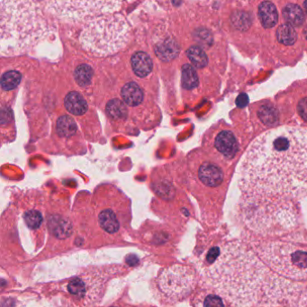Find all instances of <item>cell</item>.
Returning <instances> with one entry per match:
<instances>
[{"mask_svg": "<svg viewBox=\"0 0 307 307\" xmlns=\"http://www.w3.org/2000/svg\"><path fill=\"white\" fill-rule=\"evenodd\" d=\"M249 198L278 201L307 196V129L280 127L251 143L239 168Z\"/></svg>", "mask_w": 307, "mask_h": 307, "instance_id": "6da1fadb", "label": "cell"}, {"mask_svg": "<svg viewBox=\"0 0 307 307\" xmlns=\"http://www.w3.org/2000/svg\"><path fill=\"white\" fill-rule=\"evenodd\" d=\"M30 1H1V36L7 54L27 47L45 35L47 25L41 7ZM5 53V52L4 53Z\"/></svg>", "mask_w": 307, "mask_h": 307, "instance_id": "7a4b0ae2", "label": "cell"}, {"mask_svg": "<svg viewBox=\"0 0 307 307\" xmlns=\"http://www.w3.org/2000/svg\"><path fill=\"white\" fill-rule=\"evenodd\" d=\"M130 26L122 15H103L90 21L81 31L82 47L95 55H110L125 47Z\"/></svg>", "mask_w": 307, "mask_h": 307, "instance_id": "3957f363", "label": "cell"}, {"mask_svg": "<svg viewBox=\"0 0 307 307\" xmlns=\"http://www.w3.org/2000/svg\"><path fill=\"white\" fill-rule=\"evenodd\" d=\"M45 5L56 16L69 19H83L96 13H111L118 10L121 2L114 1H51Z\"/></svg>", "mask_w": 307, "mask_h": 307, "instance_id": "277c9868", "label": "cell"}, {"mask_svg": "<svg viewBox=\"0 0 307 307\" xmlns=\"http://www.w3.org/2000/svg\"><path fill=\"white\" fill-rule=\"evenodd\" d=\"M193 274L185 267L175 266L162 275L161 285L163 291L170 296H182L190 291L193 285Z\"/></svg>", "mask_w": 307, "mask_h": 307, "instance_id": "5b68a950", "label": "cell"}, {"mask_svg": "<svg viewBox=\"0 0 307 307\" xmlns=\"http://www.w3.org/2000/svg\"><path fill=\"white\" fill-rule=\"evenodd\" d=\"M214 147L222 157L232 160L238 152V141L230 130H221L214 139Z\"/></svg>", "mask_w": 307, "mask_h": 307, "instance_id": "8992f818", "label": "cell"}, {"mask_svg": "<svg viewBox=\"0 0 307 307\" xmlns=\"http://www.w3.org/2000/svg\"><path fill=\"white\" fill-rule=\"evenodd\" d=\"M198 177L206 186L215 187L222 184L223 172L218 166L207 162L199 168Z\"/></svg>", "mask_w": 307, "mask_h": 307, "instance_id": "52a82bcc", "label": "cell"}, {"mask_svg": "<svg viewBox=\"0 0 307 307\" xmlns=\"http://www.w3.org/2000/svg\"><path fill=\"white\" fill-rule=\"evenodd\" d=\"M132 67L138 77L145 78L151 72L154 63L150 57L143 52L134 53L131 60Z\"/></svg>", "mask_w": 307, "mask_h": 307, "instance_id": "ba28073f", "label": "cell"}, {"mask_svg": "<svg viewBox=\"0 0 307 307\" xmlns=\"http://www.w3.org/2000/svg\"><path fill=\"white\" fill-rule=\"evenodd\" d=\"M259 18L264 28L274 27L279 19V14L275 5L268 1L260 3L259 6Z\"/></svg>", "mask_w": 307, "mask_h": 307, "instance_id": "9c48e42d", "label": "cell"}, {"mask_svg": "<svg viewBox=\"0 0 307 307\" xmlns=\"http://www.w3.org/2000/svg\"><path fill=\"white\" fill-rule=\"evenodd\" d=\"M65 107L74 116H82L88 110V103L81 94L76 91L69 92L65 97Z\"/></svg>", "mask_w": 307, "mask_h": 307, "instance_id": "30bf717a", "label": "cell"}, {"mask_svg": "<svg viewBox=\"0 0 307 307\" xmlns=\"http://www.w3.org/2000/svg\"><path fill=\"white\" fill-rule=\"evenodd\" d=\"M155 53L162 61H170L178 56L179 53V46L175 40L169 38L158 44L155 47Z\"/></svg>", "mask_w": 307, "mask_h": 307, "instance_id": "8fae6325", "label": "cell"}, {"mask_svg": "<svg viewBox=\"0 0 307 307\" xmlns=\"http://www.w3.org/2000/svg\"><path fill=\"white\" fill-rule=\"evenodd\" d=\"M122 97L127 105L135 106L142 103L143 92L138 84L134 82H129L123 87Z\"/></svg>", "mask_w": 307, "mask_h": 307, "instance_id": "7c38bea8", "label": "cell"}, {"mask_svg": "<svg viewBox=\"0 0 307 307\" xmlns=\"http://www.w3.org/2000/svg\"><path fill=\"white\" fill-rule=\"evenodd\" d=\"M49 226L57 238H68L72 233L71 223L61 216H53L49 221Z\"/></svg>", "mask_w": 307, "mask_h": 307, "instance_id": "4fadbf2b", "label": "cell"}, {"mask_svg": "<svg viewBox=\"0 0 307 307\" xmlns=\"http://www.w3.org/2000/svg\"><path fill=\"white\" fill-rule=\"evenodd\" d=\"M284 18L287 23L294 26H301L304 22L305 16L303 9L298 5L287 4L282 10Z\"/></svg>", "mask_w": 307, "mask_h": 307, "instance_id": "5bb4252c", "label": "cell"}, {"mask_svg": "<svg viewBox=\"0 0 307 307\" xmlns=\"http://www.w3.org/2000/svg\"><path fill=\"white\" fill-rule=\"evenodd\" d=\"M57 132L61 137H71L77 132V125L72 118L62 116L57 121Z\"/></svg>", "mask_w": 307, "mask_h": 307, "instance_id": "9a60e30c", "label": "cell"}, {"mask_svg": "<svg viewBox=\"0 0 307 307\" xmlns=\"http://www.w3.org/2000/svg\"><path fill=\"white\" fill-rule=\"evenodd\" d=\"M99 222L102 228L109 234H116L119 230V222L112 210L102 211L99 214Z\"/></svg>", "mask_w": 307, "mask_h": 307, "instance_id": "2e32d148", "label": "cell"}, {"mask_svg": "<svg viewBox=\"0 0 307 307\" xmlns=\"http://www.w3.org/2000/svg\"><path fill=\"white\" fill-rule=\"evenodd\" d=\"M277 38L280 44L292 45L297 40V34L290 24H281L277 30Z\"/></svg>", "mask_w": 307, "mask_h": 307, "instance_id": "e0dca14e", "label": "cell"}, {"mask_svg": "<svg viewBox=\"0 0 307 307\" xmlns=\"http://www.w3.org/2000/svg\"><path fill=\"white\" fill-rule=\"evenodd\" d=\"M182 85L186 89H193L198 86V74L191 65L182 67Z\"/></svg>", "mask_w": 307, "mask_h": 307, "instance_id": "ac0fdd59", "label": "cell"}, {"mask_svg": "<svg viewBox=\"0 0 307 307\" xmlns=\"http://www.w3.org/2000/svg\"><path fill=\"white\" fill-rule=\"evenodd\" d=\"M186 54L190 61L198 69L205 68L208 63V59L206 53L200 47L198 46L190 47L188 51L186 52Z\"/></svg>", "mask_w": 307, "mask_h": 307, "instance_id": "d6986e66", "label": "cell"}, {"mask_svg": "<svg viewBox=\"0 0 307 307\" xmlns=\"http://www.w3.org/2000/svg\"><path fill=\"white\" fill-rule=\"evenodd\" d=\"M92 77H93V69L89 65H80L74 72V78L76 80V82L81 87H87L89 85Z\"/></svg>", "mask_w": 307, "mask_h": 307, "instance_id": "ffe728a7", "label": "cell"}, {"mask_svg": "<svg viewBox=\"0 0 307 307\" xmlns=\"http://www.w3.org/2000/svg\"><path fill=\"white\" fill-rule=\"evenodd\" d=\"M259 118L264 125L267 126H274L278 122V112L272 105H264L259 108Z\"/></svg>", "mask_w": 307, "mask_h": 307, "instance_id": "44dd1931", "label": "cell"}, {"mask_svg": "<svg viewBox=\"0 0 307 307\" xmlns=\"http://www.w3.org/2000/svg\"><path fill=\"white\" fill-rule=\"evenodd\" d=\"M106 112L113 119H125L127 116L126 105L119 99H113L106 105Z\"/></svg>", "mask_w": 307, "mask_h": 307, "instance_id": "7402d4cb", "label": "cell"}, {"mask_svg": "<svg viewBox=\"0 0 307 307\" xmlns=\"http://www.w3.org/2000/svg\"><path fill=\"white\" fill-rule=\"evenodd\" d=\"M22 80V75L20 72L16 70H10L5 73L1 79V86L2 89L7 91L16 89L17 86L20 84Z\"/></svg>", "mask_w": 307, "mask_h": 307, "instance_id": "603a6c76", "label": "cell"}, {"mask_svg": "<svg viewBox=\"0 0 307 307\" xmlns=\"http://www.w3.org/2000/svg\"><path fill=\"white\" fill-rule=\"evenodd\" d=\"M24 221L27 226L30 227L31 229H36L40 227L43 222V216L38 211H28L24 214Z\"/></svg>", "mask_w": 307, "mask_h": 307, "instance_id": "cb8c5ba5", "label": "cell"}, {"mask_svg": "<svg viewBox=\"0 0 307 307\" xmlns=\"http://www.w3.org/2000/svg\"><path fill=\"white\" fill-rule=\"evenodd\" d=\"M68 290L69 293L76 296H82L86 292V285L82 279L76 278L72 279L68 285Z\"/></svg>", "mask_w": 307, "mask_h": 307, "instance_id": "d4e9b609", "label": "cell"}, {"mask_svg": "<svg viewBox=\"0 0 307 307\" xmlns=\"http://www.w3.org/2000/svg\"><path fill=\"white\" fill-rule=\"evenodd\" d=\"M204 307H224V303L218 295H209L204 301Z\"/></svg>", "mask_w": 307, "mask_h": 307, "instance_id": "484cf974", "label": "cell"}, {"mask_svg": "<svg viewBox=\"0 0 307 307\" xmlns=\"http://www.w3.org/2000/svg\"><path fill=\"white\" fill-rule=\"evenodd\" d=\"M298 113L303 121L307 122V97H304L298 103Z\"/></svg>", "mask_w": 307, "mask_h": 307, "instance_id": "4316f807", "label": "cell"}, {"mask_svg": "<svg viewBox=\"0 0 307 307\" xmlns=\"http://www.w3.org/2000/svg\"><path fill=\"white\" fill-rule=\"evenodd\" d=\"M249 103V97L247 96V94L243 93L240 94L238 97L236 98V105L239 106L240 108H243L245 107Z\"/></svg>", "mask_w": 307, "mask_h": 307, "instance_id": "83f0119b", "label": "cell"}, {"mask_svg": "<svg viewBox=\"0 0 307 307\" xmlns=\"http://www.w3.org/2000/svg\"><path fill=\"white\" fill-rule=\"evenodd\" d=\"M126 261H127V263H128L129 265H131V266H134V265H135V264L138 262V259L135 256H133V255H132V256H129V257L126 259Z\"/></svg>", "mask_w": 307, "mask_h": 307, "instance_id": "f1b7e54d", "label": "cell"}, {"mask_svg": "<svg viewBox=\"0 0 307 307\" xmlns=\"http://www.w3.org/2000/svg\"><path fill=\"white\" fill-rule=\"evenodd\" d=\"M303 6H304V8H305V10H306L307 12V1H305V2L303 3Z\"/></svg>", "mask_w": 307, "mask_h": 307, "instance_id": "f546056e", "label": "cell"}, {"mask_svg": "<svg viewBox=\"0 0 307 307\" xmlns=\"http://www.w3.org/2000/svg\"><path fill=\"white\" fill-rule=\"evenodd\" d=\"M304 35H305V38L307 39V29H305V31H304Z\"/></svg>", "mask_w": 307, "mask_h": 307, "instance_id": "4dcf8cb0", "label": "cell"}]
</instances>
